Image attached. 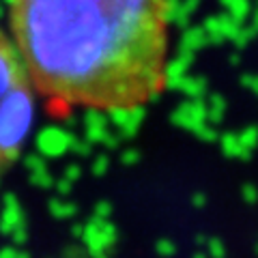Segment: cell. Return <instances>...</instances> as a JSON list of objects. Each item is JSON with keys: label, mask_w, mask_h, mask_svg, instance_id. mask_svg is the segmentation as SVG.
<instances>
[{"label": "cell", "mask_w": 258, "mask_h": 258, "mask_svg": "<svg viewBox=\"0 0 258 258\" xmlns=\"http://www.w3.org/2000/svg\"><path fill=\"white\" fill-rule=\"evenodd\" d=\"M35 95L67 110L136 112L170 78V0H7Z\"/></svg>", "instance_id": "6da1fadb"}, {"label": "cell", "mask_w": 258, "mask_h": 258, "mask_svg": "<svg viewBox=\"0 0 258 258\" xmlns=\"http://www.w3.org/2000/svg\"><path fill=\"white\" fill-rule=\"evenodd\" d=\"M35 125V91L9 35L0 28V176L20 159Z\"/></svg>", "instance_id": "7a4b0ae2"}]
</instances>
